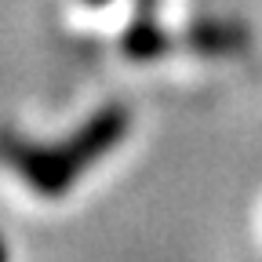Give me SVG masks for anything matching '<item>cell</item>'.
<instances>
[{
	"instance_id": "6da1fadb",
	"label": "cell",
	"mask_w": 262,
	"mask_h": 262,
	"mask_svg": "<svg viewBox=\"0 0 262 262\" xmlns=\"http://www.w3.org/2000/svg\"><path fill=\"white\" fill-rule=\"evenodd\" d=\"M0 262H8V248H4V241H0Z\"/></svg>"
}]
</instances>
